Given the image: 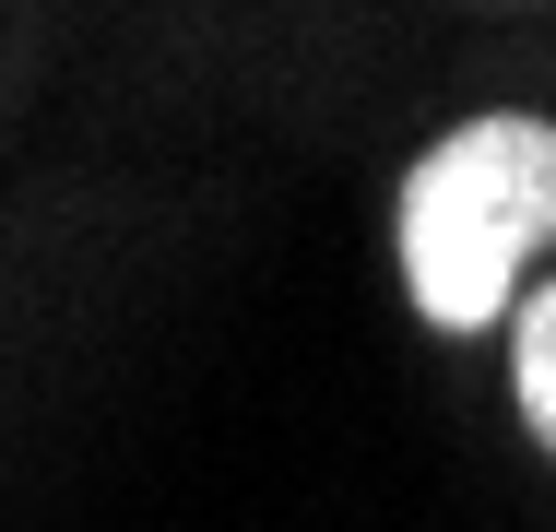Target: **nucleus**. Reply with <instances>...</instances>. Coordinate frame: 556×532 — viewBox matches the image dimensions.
I'll return each instance as SVG.
<instances>
[{"instance_id":"f03ea898","label":"nucleus","mask_w":556,"mask_h":532,"mask_svg":"<svg viewBox=\"0 0 556 532\" xmlns=\"http://www.w3.org/2000/svg\"><path fill=\"white\" fill-rule=\"evenodd\" d=\"M509 367H521V415H533V438L556 449V284L521 308V343H509Z\"/></svg>"},{"instance_id":"f257e3e1","label":"nucleus","mask_w":556,"mask_h":532,"mask_svg":"<svg viewBox=\"0 0 556 532\" xmlns=\"http://www.w3.org/2000/svg\"><path fill=\"white\" fill-rule=\"evenodd\" d=\"M545 237H556V130L545 118H473V130L415 154V178H403V284L439 331H485Z\"/></svg>"}]
</instances>
